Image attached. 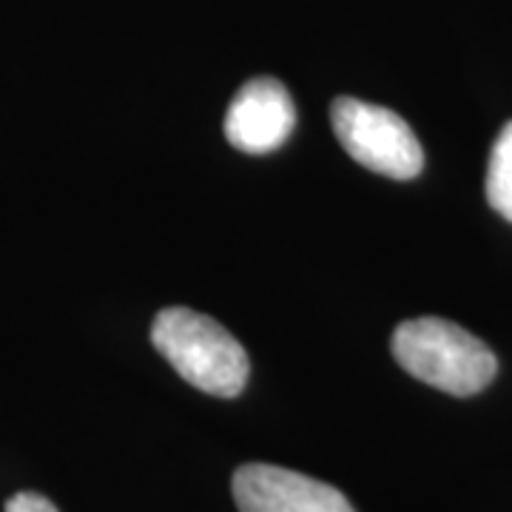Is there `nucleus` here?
<instances>
[{"instance_id":"nucleus-3","label":"nucleus","mask_w":512,"mask_h":512,"mask_svg":"<svg viewBox=\"0 0 512 512\" xmlns=\"http://www.w3.org/2000/svg\"><path fill=\"white\" fill-rule=\"evenodd\" d=\"M330 123L342 148L367 171L402 183L421 174L424 151L419 137L396 111L356 97H336L330 106Z\"/></svg>"},{"instance_id":"nucleus-5","label":"nucleus","mask_w":512,"mask_h":512,"mask_svg":"<svg viewBox=\"0 0 512 512\" xmlns=\"http://www.w3.org/2000/svg\"><path fill=\"white\" fill-rule=\"evenodd\" d=\"M296 109L274 77L248 80L225 111V137L245 154H271L293 134Z\"/></svg>"},{"instance_id":"nucleus-6","label":"nucleus","mask_w":512,"mask_h":512,"mask_svg":"<svg viewBox=\"0 0 512 512\" xmlns=\"http://www.w3.org/2000/svg\"><path fill=\"white\" fill-rule=\"evenodd\" d=\"M487 202L507 222H512V123L495 137L487 165Z\"/></svg>"},{"instance_id":"nucleus-7","label":"nucleus","mask_w":512,"mask_h":512,"mask_svg":"<svg viewBox=\"0 0 512 512\" xmlns=\"http://www.w3.org/2000/svg\"><path fill=\"white\" fill-rule=\"evenodd\" d=\"M6 512H57V507L40 493H18L6 501Z\"/></svg>"},{"instance_id":"nucleus-4","label":"nucleus","mask_w":512,"mask_h":512,"mask_svg":"<svg viewBox=\"0 0 512 512\" xmlns=\"http://www.w3.org/2000/svg\"><path fill=\"white\" fill-rule=\"evenodd\" d=\"M231 487L239 512H356L336 487L276 464H242Z\"/></svg>"},{"instance_id":"nucleus-2","label":"nucleus","mask_w":512,"mask_h":512,"mask_svg":"<svg viewBox=\"0 0 512 512\" xmlns=\"http://www.w3.org/2000/svg\"><path fill=\"white\" fill-rule=\"evenodd\" d=\"M151 345L185 382L220 399H234L251 376L248 353L217 319L191 308H165L151 325Z\"/></svg>"},{"instance_id":"nucleus-1","label":"nucleus","mask_w":512,"mask_h":512,"mask_svg":"<svg viewBox=\"0 0 512 512\" xmlns=\"http://www.w3.org/2000/svg\"><path fill=\"white\" fill-rule=\"evenodd\" d=\"M390 350L413 379L458 399L481 393L498 373L493 350L470 330L439 316L402 322L393 330Z\"/></svg>"}]
</instances>
